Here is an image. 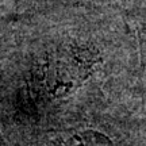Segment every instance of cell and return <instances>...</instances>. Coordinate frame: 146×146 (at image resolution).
<instances>
[{
  "mask_svg": "<svg viewBox=\"0 0 146 146\" xmlns=\"http://www.w3.org/2000/svg\"><path fill=\"white\" fill-rule=\"evenodd\" d=\"M134 26L72 5L0 15V122L7 139L139 95Z\"/></svg>",
  "mask_w": 146,
  "mask_h": 146,
  "instance_id": "1",
  "label": "cell"
},
{
  "mask_svg": "<svg viewBox=\"0 0 146 146\" xmlns=\"http://www.w3.org/2000/svg\"><path fill=\"white\" fill-rule=\"evenodd\" d=\"M133 26L138 41V54H139V95L146 103V14L139 19L133 22Z\"/></svg>",
  "mask_w": 146,
  "mask_h": 146,
  "instance_id": "2",
  "label": "cell"
},
{
  "mask_svg": "<svg viewBox=\"0 0 146 146\" xmlns=\"http://www.w3.org/2000/svg\"><path fill=\"white\" fill-rule=\"evenodd\" d=\"M0 146H10V143L7 141V137H5V133L3 130L1 122H0Z\"/></svg>",
  "mask_w": 146,
  "mask_h": 146,
  "instance_id": "3",
  "label": "cell"
}]
</instances>
